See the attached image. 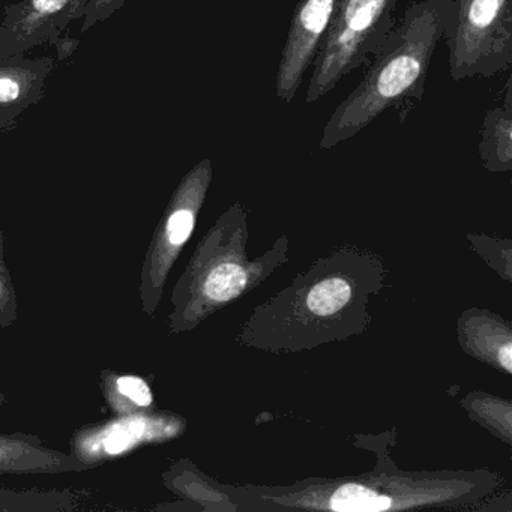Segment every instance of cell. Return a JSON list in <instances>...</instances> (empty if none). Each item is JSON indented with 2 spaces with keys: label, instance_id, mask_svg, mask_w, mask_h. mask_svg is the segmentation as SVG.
Listing matches in <instances>:
<instances>
[{
  "label": "cell",
  "instance_id": "6da1fadb",
  "mask_svg": "<svg viewBox=\"0 0 512 512\" xmlns=\"http://www.w3.org/2000/svg\"><path fill=\"white\" fill-rule=\"evenodd\" d=\"M452 0H418L395 23L359 85L323 128L320 149H332L373 124L386 110H409L424 95L431 59L445 38Z\"/></svg>",
  "mask_w": 512,
  "mask_h": 512
},
{
  "label": "cell",
  "instance_id": "7a4b0ae2",
  "mask_svg": "<svg viewBox=\"0 0 512 512\" xmlns=\"http://www.w3.org/2000/svg\"><path fill=\"white\" fill-rule=\"evenodd\" d=\"M400 0H338L322 46L311 65L305 103L322 100L344 77L376 56L394 28Z\"/></svg>",
  "mask_w": 512,
  "mask_h": 512
},
{
  "label": "cell",
  "instance_id": "3957f363",
  "mask_svg": "<svg viewBox=\"0 0 512 512\" xmlns=\"http://www.w3.org/2000/svg\"><path fill=\"white\" fill-rule=\"evenodd\" d=\"M443 41L455 82L506 73L512 65V0H452Z\"/></svg>",
  "mask_w": 512,
  "mask_h": 512
},
{
  "label": "cell",
  "instance_id": "277c9868",
  "mask_svg": "<svg viewBox=\"0 0 512 512\" xmlns=\"http://www.w3.org/2000/svg\"><path fill=\"white\" fill-rule=\"evenodd\" d=\"M211 173V160L206 158L182 179L149 244L140 269L139 286L142 308L148 316H154L170 268L193 233L196 214L208 190Z\"/></svg>",
  "mask_w": 512,
  "mask_h": 512
},
{
  "label": "cell",
  "instance_id": "5b68a950",
  "mask_svg": "<svg viewBox=\"0 0 512 512\" xmlns=\"http://www.w3.org/2000/svg\"><path fill=\"white\" fill-rule=\"evenodd\" d=\"M175 425L160 413L113 415L106 421L83 425L70 440V454L95 469L107 461L136 451L140 446L161 442L172 436Z\"/></svg>",
  "mask_w": 512,
  "mask_h": 512
},
{
  "label": "cell",
  "instance_id": "8992f818",
  "mask_svg": "<svg viewBox=\"0 0 512 512\" xmlns=\"http://www.w3.org/2000/svg\"><path fill=\"white\" fill-rule=\"evenodd\" d=\"M91 0H20L0 22V59L22 56L50 44L85 16Z\"/></svg>",
  "mask_w": 512,
  "mask_h": 512
},
{
  "label": "cell",
  "instance_id": "52a82bcc",
  "mask_svg": "<svg viewBox=\"0 0 512 512\" xmlns=\"http://www.w3.org/2000/svg\"><path fill=\"white\" fill-rule=\"evenodd\" d=\"M338 0H299L290 20L275 77V94L283 103L296 98L337 10Z\"/></svg>",
  "mask_w": 512,
  "mask_h": 512
},
{
  "label": "cell",
  "instance_id": "ba28073f",
  "mask_svg": "<svg viewBox=\"0 0 512 512\" xmlns=\"http://www.w3.org/2000/svg\"><path fill=\"white\" fill-rule=\"evenodd\" d=\"M91 467L70 452L49 448L34 434L0 433V476L82 473Z\"/></svg>",
  "mask_w": 512,
  "mask_h": 512
},
{
  "label": "cell",
  "instance_id": "9c48e42d",
  "mask_svg": "<svg viewBox=\"0 0 512 512\" xmlns=\"http://www.w3.org/2000/svg\"><path fill=\"white\" fill-rule=\"evenodd\" d=\"M55 68L52 58L26 55L0 59V107L22 110L43 100L47 79Z\"/></svg>",
  "mask_w": 512,
  "mask_h": 512
},
{
  "label": "cell",
  "instance_id": "30bf717a",
  "mask_svg": "<svg viewBox=\"0 0 512 512\" xmlns=\"http://www.w3.org/2000/svg\"><path fill=\"white\" fill-rule=\"evenodd\" d=\"M100 389L106 406L113 415H131L154 407L151 386L136 374L103 370L100 373Z\"/></svg>",
  "mask_w": 512,
  "mask_h": 512
},
{
  "label": "cell",
  "instance_id": "8fae6325",
  "mask_svg": "<svg viewBox=\"0 0 512 512\" xmlns=\"http://www.w3.org/2000/svg\"><path fill=\"white\" fill-rule=\"evenodd\" d=\"M511 89H506V103L502 109H493L485 115L481 130V157L491 169L511 166Z\"/></svg>",
  "mask_w": 512,
  "mask_h": 512
},
{
  "label": "cell",
  "instance_id": "7c38bea8",
  "mask_svg": "<svg viewBox=\"0 0 512 512\" xmlns=\"http://www.w3.org/2000/svg\"><path fill=\"white\" fill-rule=\"evenodd\" d=\"M247 284V274L241 266L223 263L209 272L203 292L212 301L226 302L238 296Z\"/></svg>",
  "mask_w": 512,
  "mask_h": 512
},
{
  "label": "cell",
  "instance_id": "4fadbf2b",
  "mask_svg": "<svg viewBox=\"0 0 512 512\" xmlns=\"http://www.w3.org/2000/svg\"><path fill=\"white\" fill-rule=\"evenodd\" d=\"M331 505L335 511L376 512L391 508V499L358 485H346L334 494Z\"/></svg>",
  "mask_w": 512,
  "mask_h": 512
},
{
  "label": "cell",
  "instance_id": "5bb4252c",
  "mask_svg": "<svg viewBox=\"0 0 512 512\" xmlns=\"http://www.w3.org/2000/svg\"><path fill=\"white\" fill-rule=\"evenodd\" d=\"M350 299V286L340 278H329L317 284L308 296V307L319 316H331L341 310Z\"/></svg>",
  "mask_w": 512,
  "mask_h": 512
},
{
  "label": "cell",
  "instance_id": "9a60e30c",
  "mask_svg": "<svg viewBox=\"0 0 512 512\" xmlns=\"http://www.w3.org/2000/svg\"><path fill=\"white\" fill-rule=\"evenodd\" d=\"M19 320L16 286L5 260V233L0 229V328H10Z\"/></svg>",
  "mask_w": 512,
  "mask_h": 512
},
{
  "label": "cell",
  "instance_id": "2e32d148",
  "mask_svg": "<svg viewBox=\"0 0 512 512\" xmlns=\"http://www.w3.org/2000/svg\"><path fill=\"white\" fill-rule=\"evenodd\" d=\"M127 0H91L83 16L82 34L91 31L98 23L106 22L110 17L115 16Z\"/></svg>",
  "mask_w": 512,
  "mask_h": 512
},
{
  "label": "cell",
  "instance_id": "e0dca14e",
  "mask_svg": "<svg viewBox=\"0 0 512 512\" xmlns=\"http://www.w3.org/2000/svg\"><path fill=\"white\" fill-rule=\"evenodd\" d=\"M80 41L74 40V38L70 37H58L55 41L50 43V46L55 47L56 56H58V62L67 61L68 58L74 55L77 47H79Z\"/></svg>",
  "mask_w": 512,
  "mask_h": 512
},
{
  "label": "cell",
  "instance_id": "ac0fdd59",
  "mask_svg": "<svg viewBox=\"0 0 512 512\" xmlns=\"http://www.w3.org/2000/svg\"><path fill=\"white\" fill-rule=\"evenodd\" d=\"M22 113V110L0 107V130L13 127V125L16 124L17 118H19Z\"/></svg>",
  "mask_w": 512,
  "mask_h": 512
},
{
  "label": "cell",
  "instance_id": "d6986e66",
  "mask_svg": "<svg viewBox=\"0 0 512 512\" xmlns=\"http://www.w3.org/2000/svg\"><path fill=\"white\" fill-rule=\"evenodd\" d=\"M499 356H500V364L503 365V368H505L506 371H511V359H512L511 344L506 343L505 346H503V349H500Z\"/></svg>",
  "mask_w": 512,
  "mask_h": 512
},
{
  "label": "cell",
  "instance_id": "ffe728a7",
  "mask_svg": "<svg viewBox=\"0 0 512 512\" xmlns=\"http://www.w3.org/2000/svg\"><path fill=\"white\" fill-rule=\"evenodd\" d=\"M8 403V398L5 397L4 392L0 391V406H5Z\"/></svg>",
  "mask_w": 512,
  "mask_h": 512
}]
</instances>
